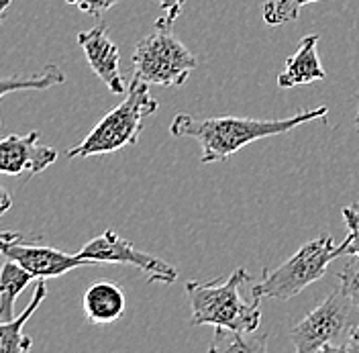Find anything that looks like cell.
Returning <instances> with one entry per match:
<instances>
[{"mask_svg":"<svg viewBox=\"0 0 359 353\" xmlns=\"http://www.w3.org/2000/svg\"><path fill=\"white\" fill-rule=\"evenodd\" d=\"M329 114L327 107H316L298 112L288 119H251V116H206L196 119L192 114L180 112L174 116L170 133L174 137H190L201 143V164L226 161L229 157L243 149L245 145L284 135L300 125H306Z\"/></svg>","mask_w":359,"mask_h":353,"instance_id":"obj_1","label":"cell"},{"mask_svg":"<svg viewBox=\"0 0 359 353\" xmlns=\"http://www.w3.org/2000/svg\"><path fill=\"white\" fill-rule=\"evenodd\" d=\"M251 282L245 267H237L226 278L210 282H186V296L192 309V327H215V341L224 335L241 337L251 335L262 325L259 300L247 302L241 298L239 288Z\"/></svg>","mask_w":359,"mask_h":353,"instance_id":"obj_2","label":"cell"},{"mask_svg":"<svg viewBox=\"0 0 359 353\" xmlns=\"http://www.w3.org/2000/svg\"><path fill=\"white\" fill-rule=\"evenodd\" d=\"M157 109L159 102L149 94V84L133 76L127 86L125 100L107 112L76 147L67 149V157H96L135 145L143 131V121Z\"/></svg>","mask_w":359,"mask_h":353,"instance_id":"obj_3","label":"cell"},{"mask_svg":"<svg viewBox=\"0 0 359 353\" xmlns=\"http://www.w3.org/2000/svg\"><path fill=\"white\" fill-rule=\"evenodd\" d=\"M339 258L337 245L329 233L304 243L290 260H286L276 269H264L262 282L251 288L255 300L276 298L290 300L298 296L304 288L318 282L327 274V265Z\"/></svg>","mask_w":359,"mask_h":353,"instance_id":"obj_4","label":"cell"},{"mask_svg":"<svg viewBox=\"0 0 359 353\" xmlns=\"http://www.w3.org/2000/svg\"><path fill=\"white\" fill-rule=\"evenodd\" d=\"M133 76L145 84L163 88L184 86L198 67L196 55L172 33L170 25L156 22V31L135 45Z\"/></svg>","mask_w":359,"mask_h":353,"instance_id":"obj_5","label":"cell"},{"mask_svg":"<svg viewBox=\"0 0 359 353\" xmlns=\"http://www.w3.org/2000/svg\"><path fill=\"white\" fill-rule=\"evenodd\" d=\"M353 302L343 286L335 288L318 307L290 329L298 353H341L351 325Z\"/></svg>","mask_w":359,"mask_h":353,"instance_id":"obj_6","label":"cell"},{"mask_svg":"<svg viewBox=\"0 0 359 353\" xmlns=\"http://www.w3.org/2000/svg\"><path fill=\"white\" fill-rule=\"evenodd\" d=\"M0 255L21 265L22 269H27L35 280L57 278L72 269L100 265L96 262L84 260L78 253H64L49 245L29 241V239H25V235L17 233V231L0 233Z\"/></svg>","mask_w":359,"mask_h":353,"instance_id":"obj_7","label":"cell"},{"mask_svg":"<svg viewBox=\"0 0 359 353\" xmlns=\"http://www.w3.org/2000/svg\"><path fill=\"white\" fill-rule=\"evenodd\" d=\"M78 255H82L84 260H90V262H96V264L133 265L139 272L145 274V278L149 282H157V284H174L178 278V269L174 265L159 260L151 253L137 249L133 243L123 239L111 229L104 231L102 235L90 239L78 251Z\"/></svg>","mask_w":359,"mask_h":353,"instance_id":"obj_8","label":"cell"},{"mask_svg":"<svg viewBox=\"0 0 359 353\" xmlns=\"http://www.w3.org/2000/svg\"><path fill=\"white\" fill-rule=\"evenodd\" d=\"M57 159V149L41 141L39 131L0 139V174L31 180Z\"/></svg>","mask_w":359,"mask_h":353,"instance_id":"obj_9","label":"cell"},{"mask_svg":"<svg viewBox=\"0 0 359 353\" xmlns=\"http://www.w3.org/2000/svg\"><path fill=\"white\" fill-rule=\"evenodd\" d=\"M76 39L86 55L90 69L102 80V84L112 94H125L127 88L121 74V55H118V47L109 35V25L98 22L88 31H80Z\"/></svg>","mask_w":359,"mask_h":353,"instance_id":"obj_10","label":"cell"},{"mask_svg":"<svg viewBox=\"0 0 359 353\" xmlns=\"http://www.w3.org/2000/svg\"><path fill=\"white\" fill-rule=\"evenodd\" d=\"M318 41H320V37L316 33L300 39L296 53H292L284 64V69L278 74V86L280 88L288 90L327 80V72L320 66L318 51H316Z\"/></svg>","mask_w":359,"mask_h":353,"instance_id":"obj_11","label":"cell"},{"mask_svg":"<svg viewBox=\"0 0 359 353\" xmlns=\"http://www.w3.org/2000/svg\"><path fill=\"white\" fill-rule=\"evenodd\" d=\"M82 307L90 325H111L125 314L127 298L121 284L102 280L84 292Z\"/></svg>","mask_w":359,"mask_h":353,"instance_id":"obj_12","label":"cell"},{"mask_svg":"<svg viewBox=\"0 0 359 353\" xmlns=\"http://www.w3.org/2000/svg\"><path fill=\"white\" fill-rule=\"evenodd\" d=\"M47 298V284L45 280H37L35 292L31 302L27 305V309L22 310L19 317H15L13 321H4L0 323V352L2 353H25L33 347V339L22 331L25 323L35 314V310L43 305Z\"/></svg>","mask_w":359,"mask_h":353,"instance_id":"obj_13","label":"cell"},{"mask_svg":"<svg viewBox=\"0 0 359 353\" xmlns=\"http://www.w3.org/2000/svg\"><path fill=\"white\" fill-rule=\"evenodd\" d=\"M33 280L27 269L11 260L0 265V323L15 319V302Z\"/></svg>","mask_w":359,"mask_h":353,"instance_id":"obj_14","label":"cell"},{"mask_svg":"<svg viewBox=\"0 0 359 353\" xmlns=\"http://www.w3.org/2000/svg\"><path fill=\"white\" fill-rule=\"evenodd\" d=\"M66 82L64 72L57 66L49 64L43 69L31 74V76H13V78H0V98L11 94V92H22V90H33V92H43V90L60 86Z\"/></svg>","mask_w":359,"mask_h":353,"instance_id":"obj_15","label":"cell"},{"mask_svg":"<svg viewBox=\"0 0 359 353\" xmlns=\"http://www.w3.org/2000/svg\"><path fill=\"white\" fill-rule=\"evenodd\" d=\"M313 2H327V0H268L262 6V17L269 27H282L286 22L296 21L300 8Z\"/></svg>","mask_w":359,"mask_h":353,"instance_id":"obj_16","label":"cell"},{"mask_svg":"<svg viewBox=\"0 0 359 353\" xmlns=\"http://www.w3.org/2000/svg\"><path fill=\"white\" fill-rule=\"evenodd\" d=\"M343 219L347 221V237L341 245H337V253L351 255L359 260V202H353L343 208Z\"/></svg>","mask_w":359,"mask_h":353,"instance_id":"obj_17","label":"cell"},{"mask_svg":"<svg viewBox=\"0 0 359 353\" xmlns=\"http://www.w3.org/2000/svg\"><path fill=\"white\" fill-rule=\"evenodd\" d=\"M339 280H341L343 290L349 294V298L353 302V309L359 312V265L355 262V258L339 272Z\"/></svg>","mask_w":359,"mask_h":353,"instance_id":"obj_18","label":"cell"},{"mask_svg":"<svg viewBox=\"0 0 359 353\" xmlns=\"http://www.w3.org/2000/svg\"><path fill=\"white\" fill-rule=\"evenodd\" d=\"M66 2L76 6L78 11L90 15V17H94V19H100L107 11H111L118 0H66Z\"/></svg>","mask_w":359,"mask_h":353,"instance_id":"obj_19","label":"cell"},{"mask_svg":"<svg viewBox=\"0 0 359 353\" xmlns=\"http://www.w3.org/2000/svg\"><path fill=\"white\" fill-rule=\"evenodd\" d=\"M151 2H157L159 8L163 11V15L156 22H159V25H170V27L178 21V17L182 15V11H184V4H186V0H151Z\"/></svg>","mask_w":359,"mask_h":353,"instance_id":"obj_20","label":"cell"},{"mask_svg":"<svg viewBox=\"0 0 359 353\" xmlns=\"http://www.w3.org/2000/svg\"><path fill=\"white\" fill-rule=\"evenodd\" d=\"M249 337H231V341L224 345V352H266V337L262 341H247Z\"/></svg>","mask_w":359,"mask_h":353,"instance_id":"obj_21","label":"cell"},{"mask_svg":"<svg viewBox=\"0 0 359 353\" xmlns=\"http://www.w3.org/2000/svg\"><path fill=\"white\" fill-rule=\"evenodd\" d=\"M341 353H359V325H353L341 347Z\"/></svg>","mask_w":359,"mask_h":353,"instance_id":"obj_22","label":"cell"},{"mask_svg":"<svg viewBox=\"0 0 359 353\" xmlns=\"http://www.w3.org/2000/svg\"><path fill=\"white\" fill-rule=\"evenodd\" d=\"M11 206H13V197H11V192L0 184V217H2L4 213H8Z\"/></svg>","mask_w":359,"mask_h":353,"instance_id":"obj_23","label":"cell"},{"mask_svg":"<svg viewBox=\"0 0 359 353\" xmlns=\"http://www.w3.org/2000/svg\"><path fill=\"white\" fill-rule=\"evenodd\" d=\"M11 4H13V0H0V25L4 22V19H6Z\"/></svg>","mask_w":359,"mask_h":353,"instance_id":"obj_24","label":"cell"},{"mask_svg":"<svg viewBox=\"0 0 359 353\" xmlns=\"http://www.w3.org/2000/svg\"><path fill=\"white\" fill-rule=\"evenodd\" d=\"M355 131L359 133V107H358V114H355Z\"/></svg>","mask_w":359,"mask_h":353,"instance_id":"obj_25","label":"cell"}]
</instances>
